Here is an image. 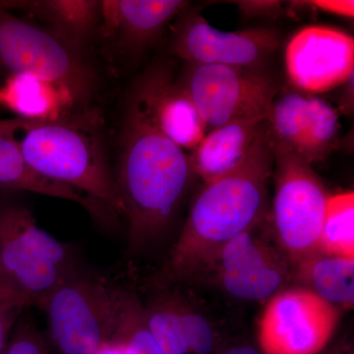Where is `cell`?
<instances>
[{"mask_svg":"<svg viewBox=\"0 0 354 354\" xmlns=\"http://www.w3.org/2000/svg\"><path fill=\"white\" fill-rule=\"evenodd\" d=\"M281 36L269 28L221 32L202 15L189 13L177 26L171 53L187 64H216L261 71L278 50Z\"/></svg>","mask_w":354,"mask_h":354,"instance_id":"12","label":"cell"},{"mask_svg":"<svg viewBox=\"0 0 354 354\" xmlns=\"http://www.w3.org/2000/svg\"><path fill=\"white\" fill-rule=\"evenodd\" d=\"M113 339L124 344L127 354H165L145 322L138 293L127 286H113Z\"/></svg>","mask_w":354,"mask_h":354,"instance_id":"21","label":"cell"},{"mask_svg":"<svg viewBox=\"0 0 354 354\" xmlns=\"http://www.w3.org/2000/svg\"><path fill=\"white\" fill-rule=\"evenodd\" d=\"M344 85H346V88L342 93V108L346 113H351V111L353 109V74Z\"/></svg>","mask_w":354,"mask_h":354,"instance_id":"32","label":"cell"},{"mask_svg":"<svg viewBox=\"0 0 354 354\" xmlns=\"http://www.w3.org/2000/svg\"><path fill=\"white\" fill-rule=\"evenodd\" d=\"M99 115L77 111L55 120H0V136L12 140L41 176L80 191L124 216L99 127Z\"/></svg>","mask_w":354,"mask_h":354,"instance_id":"3","label":"cell"},{"mask_svg":"<svg viewBox=\"0 0 354 354\" xmlns=\"http://www.w3.org/2000/svg\"><path fill=\"white\" fill-rule=\"evenodd\" d=\"M341 310L313 291L291 286L266 304L258 325L263 354H320L334 337Z\"/></svg>","mask_w":354,"mask_h":354,"instance_id":"10","label":"cell"},{"mask_svg":"<svg viewBox=\"0 0 354 354\" xmlns=\"http://www.w3.org/2000/svg\"><path fill=\"white\" fill-rule=\"evenodd\" d=\"M0 64L11 74H32L66 86L81 106L90 100L97 83L80 51L50 30L17 17L1 3Z\"/></svg>","mask_w":354,"mask_h":354,"instance_id":"8","label":"cell"},{"mask_svg":"<svg viewBox=\"0 0 354 354\" xmlns=\"http://www.w3.org/2000/svg\"><path fill=\"white\" fill-rule=\"evenodd\" d=\"M48 324V339L57 354H93L113 339V285L78 269L57 286L39 306Z\"/></svg>","mask_w":354,"mask_h":354,"instance_id":"7","label":"cell"},{"mask_svg":"<svg viewBox=\"0 0 354 354\" xmlns=\"http://www.w3.org/2000/svg\"><path fill=\"white\" fill-rule=\"evenodd\" d=\"M311 6L317 11L332 13L342 17L351 18L354 16V2L342 1V0H320V1H310Z\"/></svg>","mask_w":354,"mask_h":354,"instance_id":"28","label":"cell"},{"mask_svg":"<svg viewBox=\"0 0 354 354\" xmlns=\"http://www.w3.org/2000/svg\"><path fill=\"white\" fill-rule=\"evenodd\" d=\"M0 187L68 200L80 205L93 218L104 225H111L116 218L113 212L80 191L55 183L35 171L26 162L12 140L3 136H0Z\"/></svg>","mask_w":354,"mask_h":354,"instance_id":"19","label":"cell"},{"mask_svg":"<svg viewBox=\"0 0 354 354\" xmlns=\"http://www.w3.org/2000/svg\"><path fill=\"white\" fill-rule=\"evenodd\" d=\"M322 252L354 259V193L330 195L324 218Z\"/></svg>","mask_w":354,"mask_h":354,"instance_id":"23","label":"cell"},{"mask_svg":"<svg viewBox=\"0 0 354 354\" xmlns=\"http://www.w3.org/2000/svg\"><path fill=\"white\" fill-rule=\"evenodd\" d=\"M26 307H15L0 314V354H6L11 334Z\"/></svg>","mask_w":354,"mask_h":354,"instance_id":"27","label":"cell"},{"mask_svg":"<svg viewBox=\"0 0 354 354\" xmlns=\"http://www.w3.org/2000/svg\"><path fill=\"white\" fill-rule=\"evenodd\" d=\"M193 176L189 153L158 131L129 99L114 178L127 220L130 252L164 235Z\"/></svg>","mask_w":354,"mask_h":354,"instance_id":"2","label":"cell"},{"mask_svg":"<svg viewBox=\"0 0 354 354\" xmlns=\"http://www.w3.org/2000/svg\"><path fill=\"white\" fill-rule=\"evenodd\" d=\"M6 354H50L46 335L24 312L14 326Z\"/></svg>","mask_w":354,"mask_h":354,"instance_id":"25","label":"cell"},{"mask_svg":"<svg viewBox=\"0 0 354 354\" xmlns=\"http://www.w3.org/2000/svg\"><path fill=\"white\" fill-rule=\"evenodd\" d=\"M293 283L341 311L353 309L354 259L321 254L297 266Z\"/></svg>","mask_w":354,"mask_h":354,"instance_id":"20","label":"cell"},{"mask_svg":"<svg viewBox=\"0 0 354 354\" xmlns=\"http://www.w3.org/2000/svg\"><path fill=\"white\" fill-rule=\"evenodd\" d=\"M307 97L299 91L283 93L274 97L268 118L272 142L299 158L304 150Z\"/></svg>","mask_w":354,"mask_h":354,"instance_id":"22","label":"cell"},{"mask_svg":"<svg viewBox=\"0 0 354 354\" xmlns=\"http://www.w3.org/2000/svg\"><path fill=\"white\" fill-rule=\"evenodd\" d=\"M72 244L39 227L27 207L0 199V279L39 308L48 295L80 269Z\"/></svg>","mask_w":354,"mask_h":354,"instance_id":"4","label":"cell"},{"mask_svg":"<svg viewBox=\"0 0 354 354\" xmlns=\"http://www.w3.org/2000/svg\"><path fill=\"white\" fill-rule=\"evenodd\" d=\"M218 354H263L259 348L250 344H232L221 348Z\"/></svg>","mask_w":354,"mask_h":354,"instance_id":"30","label":"cell"},{"mask_svg":"<svg viewBox=\"0 0 354 354\" xmlns=\"http://www.w3.org/2000/svg\"><path fill=\"white\" fill-rule=\"evenodd\" d=\"M130 100L158 131L184 151L192 152L207 134L189 95L165 66L147 70Z\"/></svg>","mask_w":354,"mask_h":354,"instance_id":"14","label":"cell"},{"mask_svg":"<svg viewBox=\"0 0 354 354\" xmlns=\"http://www.w3.org/2000/svg\"><path fill=\"white\" fill-rule=\"evenodd\" d=\"M348 354H351V353H349Z\"/></svg>","mask_w":354,"mask_h":354,"instance_id":"34","label":"cell"},{"mask_svg":"<svg viewBox=\"0 0 354 354\" xmlns=\"http://www.w3.org/2000/svg\"><path fill=\"white\" fill-rule=\"evenodd\" d=\"M43 21L57 38L80 51L97 37L101 1L95 0H18L0 1Z\"/></svg>","mask_w":354,"mask_h":354,"instance_id":"18","label":"cell"},{"mask_svg":"<svg viewBox=\"0 0 354 354\" xmlns=\"http://www.w3.org/2000/svg\"><path fill=\"white\" fill-rule=\"evenodd\" d=\"M183 0H102L97 36L118 53L137 55L162 34L188 6Z\"/></svg>","mask_w":354,"mask_h":354,"instance_id":"15","label":"cell"},{"mask_svg":"<svg viewBox=\"0 0 354 354\" xmlns=\"http://www.w3.org/2000/svg\"><path fill=\"white\" fill-rule=\"evenodd\" d=\"M274 165L267 120L242 164L204 183L191 203L167 262L155 277L191 285L225 244L264 218Z\"/></svg>","mask_w":354,"mask_h":354,"instance_id":"1","label":"cell"},{"mask_svg":"<svg viewBox=\"0 0 354 354\" xmlns=\"http://www.w3.org/2000/svg\"><path fill=\"white\" fill-rule=\"evenodd\" d=\"M272 146L274 194L270 223L279 245L297 267L323 254L321 239L330 194L311 165L285 147L274 142Z\"/></svg>","mask_w":354,"mask_h":354,"instance_id":"5","label":"cell"},{"mask_svg":"<svg viewBox=\"0 0 354 354\" xmlns=\"http://www.w3.org/2000/svg\"><path fill=\"white\" fill-rule=\"evenodd\" d=\"M286 67L288 79L299 92H328L353 75L354 39L334 28H304L286 46Z\"/></svg>","mask_w":354,"mask_h":354,"instance_id":"13","label":"cell"},{"mask_svg":"<svg viewBox=\"0 0 354 354\" xmlns=\"http://www.w3.org/2000/svg\"><path fill=\"white\" fill-rule=\"evenodd\" d=\"M348 346L344 341L337 342L334 346L328 349H325L320 354H348Z\"/></svg>","mask_w":354,"mask_h":354,"instance_id":"33","label":"cell"},{"mask_svg":"<svg viewBox=\"0 0 354 354\" xmlns=\"http://www.w3.org/2000/svg\"><path fill=\"white\" fill-rule=\"evenodd\" d=\"M267 118H241L207 132L189 153L195 176L204 183L230 174L245 160Z\"/></svg>","mask_w":354,"mask_h":354,"instance_id":"16","label":"cell"},{"mask_svg":"<svg viewBox=\"0 0 354 354\" xmlns=\"http://www.w3.org/2000/svg\"><path fill=\"white\" fill-rule=\"evenodd\" d=\"M0 106L17 118L34 120H55L81 111L68 87L27 73L7 78L0 87Z\"/></svg>","mask_w":354,"mask_h":354,"instance_id":"17","label":"cell"},{"mask_svg":"<svg viewBox=\"0 0 354 354\" xmlns=\"http://www.w3.org/2000/svg\"><path fill=\"white\" fill-rule=\"evenodd\" d=\"M93 354H127V348L122 342L113 339L111 341L102 344Z\"/></svg>","mask_w":354,"mask_h":354,"instance_id":"31","label":"cell"},{"mask_svg":"<svg viewBox=\"0 0 354 354\" xmlns=\"http://www.w3.org/2000/svg\"><path fill=\"white\" fill-rule=\"evenodd\" d=\"M20 306L26 307V308L30 307L28 302L21 297L17 291L14 290L10 286L7 285L6 281L0 279V314L7 310Z\"/></svg>","mask_w":354,"mask_h":354,"instance_id":"29","label":"cell"},{"mask_svg":"<svg viewBox=\"0 0 354 354\" xmlns=\"http://www.w3.org/2000/svg\"><path fill=\"white\" fill-rule=\"evenodd\" d=\"M339 129V114L334 106L320 97H307L302 160L309 165L323 160L337 143Z\"/></svg>","mask_w":354,"mask_h":354,"instance_id":"24","label":"cell"},{"mask_svg":"<svg viewBox=\"0 0 354 354\" xmlns=\"http://www.w3.org/2000/svg\"><path fill=\"white\" fill-rule=\"evenodd\" d=\"M232 3L239 6V11L247 17H279L286 12L283 2L274 0H241Z\"/></svg>","mask_w":354,"mask_h":354,"instance_id":"26","label":"cell"},{"mask_svg":"<svg viewBox=\"0 0 354 354\" xmlns=\"http://www.w3.org/2000/svg\"><path fill=\"white\" fill-rule=\"evenodd\" d=\"M142 300L147 327L165 354H218L225 337L216 321L181 281L153 277Z\"/></svg>","mask_w":354,"mask_h":354,"instance_id":"11","label":"cell"},{"mask_svg":"<svg viewBox=\"0 0 354 354\" xmlns=\"http://www.w3.org/2000/svg\"><path fill=\"white\" fill-rule=\"evenodd\" d=\"M178 81L207 132L241 118L262 116L268 120L277 97L271 79L255 70L187 64Z\"/></svg>","mask_w":354,"mask_h":354,"instance_id":"9","label":"cell"},{"mask_svg":"<svg viewBox=\"0 0 354 354\" xmlns=\"http://www.w3.org/2000/svg\"><path fill=\"white\" fill-rule=\"evenodd\" d=\"M295 265L272 232L269 212L225 244L195 279L242 301L268 302L295 281Z\"/></svg>","mask_w":354,"mask_h":354,"instance_id":"6","label":"cell"}]
</instances>
